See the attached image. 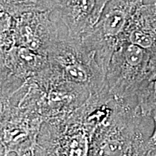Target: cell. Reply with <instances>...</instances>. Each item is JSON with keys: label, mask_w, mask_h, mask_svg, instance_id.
Returning <instances> with one entry per match:
<instances>
[{"label": "cell", "mask_w": 156, "mask_h": 156, "mask_svg": "<svg viewBox=\"0 0 156 156\" xmlns=\"http://www.w3.org/2000/svg\"><path fill=\"white\" fill-rule=\"evenodd\" d=\"M112 115L93 134L90 155H151L140 129L142 114L132 101L115 99Z\"/></svg>", "instance_id": "6da1fadb"}, {"label": "cell", "mask_w": 156, "mask_h": 156, "mask_svg": "<svg viewBox=\"0 0 156 156\" xmlns=\"http://www.w3.org/2000/svg\"><path fill=\"white\" fill-rule=\"evenodd\" d=\"M49 66L56 75L69 83L88 90L90 95L101 92L106 85V74L98 63L95 53L82 40L63 33L48 52Z\"/></svg>", "instance_id": "7a4b0ae2"}, {"label": "cell", "mask_w": 156, "mask_h": 156, "mask_svg": "<svg viewBox=\"0 0 156 156\" xmlns=\"http://www.w3.org/2000/svg\"><path fill=\"white\" fill-rule=\"evenodd\" d=\"M151 51L129 42H121L107 69L106 87L108 94L116 99H136L140 87L151 80Z\"/></svg>", "instance_id": "3957f363"}, {"label": "cell", "mask_w": 156, "mask_h": 156, "mask_svg": "<svg viewBox=\"0 0 156 156\" xmlns=\"http://www.w3.org/2000/svg\"><path fill=\"white\" fill-rule=\"evenodd\" d=\"M144 0H109L98 23L82 38L105 73L129 21Z\"/></svg>", "instance_id": "277c9868"}, {"label": "cell", "mask_w": 156, "mask_h": 156, "mask_svg": "<svg viewBox=\"0 0 156 156\" xmlns=\"http://www.w3.org/2000/svg\"><path fill=\"white\" fill-rule=\"evenodd\" d=\"M52 12H30L13 17L15 45L48 56L51 45L63 34L57 21L51 18Z\"/></svg>", "instance_id": "5b68a950"}, {"label": "cell", "mask_w": 156, "mask_h": 156, "mask_svg": "<svg viewBox=\"0 0 156 156\" xmlns=\"http://www.w3.org/2000/svg\"><path fill=\"white\" fill-rule=\"evenodd\" d=\"M109 0H60L55 12L67 36L82 40L98 23Z\"/></svg>", "instance_id": "8992f818"}, {"label": "cell", "mask_w": 156, "mask_h": 156, "mask_svg": "<svg viewBox=\"0 0 156 156\" xmlns=\"http://www.w3.org/2000/svg\"><path fill=\"white\" fill-rule=\"evenodd\" d=\"M49 66L47 56L15 45L1 51V75H9L27 80L36 77Z\"/></svg>", "instance_id": "52a82bcc"}, {"label": "cell", "mask_w": 156, "mask_h": 156, "mask_svg": "<svg viewBox=\"0 0 156 156\" xmlns=\"http://www.w3.org/2000/svg\"><path fill=\"white\" fill-rule=\"evenodd\" d=\"M122 41L156 50V2L142 4L136 9L124 29Z\"/></svg>", "instance_id": "ba28073f"}, {"label": "cell", "mask_w": 156, "mask_h": 156, "mask_svg": "<svg viewBox=\"0 0 156 156\" xmlns=\"http://www.w3.org/2000/svg\"><path fill=\"white\" fill-rule=\"evenodd\" d=\"M60 0H0V10L12 17L30 12H54Z\"/></svg>", "instance_id": "9c48e42d"}, {"label": "cell", "mask_w": 156, "mask_h": 156, "mask_svg": "<svg viewBox=\"0 0 156 156\" xmlns=\"http://www.w3.org/2000/svg\"><path fill=\"white\" fill-rule=\"evenodd\" d=\"M136 103L142 116L156 114V79L144 84L136 95Z\"/></svg>", "instance_id": "30bf717a"}, {"label": "cell", "mask_w": 156, "mask_h": 156, "mask_svg": "<svg viewBox=\"0 0 156 156\" xmlns=\"http://www.w3.org/2000/svg\"><path fill=\"white\" fill-rule=\"evenodd\" d=\"M152 119L154 122V130L152 135L147 139V142L151 155H156V114Z\"/></svg>", "instance_id": "8fae6325"}, {"label": "cell", "mask_w": 156, "mask_h": 156, "mask_svg": "<svg viewBox=\"0 0 156 156\" xmlns=\"http://www.w3.org/2000/svg\"><path fill=\"white\" fill-rule=\"evenodd\" d=\"M150 67H151V80H153L154 79H156V50L151 51Z\"/></svg>", "instance_id": "7c38bea8"}]
</instances>
